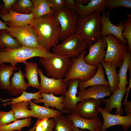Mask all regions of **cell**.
<instances>
[{"label":"cell","instance_id":"cell-1","mask_svg":"<svg viewBox=\"0 0 131 131\" xmlns=\"http://www.w3.org/2000/svg\"><path fill=\"white\" fill-rule=\"evenodd\" d=\"M30 25L36 32L41 47L50 52L51 48L59 44L61 28L53 14L33 19Z\"/></svg>","mask_w":131,"mask_h":131},{"label":"cell","instance_id":"cell-2","mask_svg":"<svg viewBox=\"0 0 131 131\" xmlns=\"http://www.w3.org/2000/svg\"><path fill=\"white\" fill-rule=\"evenodd\" d=\"M43 48H31L22 46L18 48L0 49V65L10 63L16 66L18 63H24L28 59L35 57L49 58L53 55Z\"/></svg>","mask_w":131,"mask_h":131},{"label":"cell","instance_id":"cell-3","mask_svg":"<svg viewBox=\"0 0 131 131\" xmlns=\"http://www.w3.org/2000/svg\"><path fill=\"white\" fill-rule=\"evenodd\" d=\"M101 13L95 12L84 17H79L76 33L80 35L85 40L88 47L101 38L100 19Z\"/></svg>","mask_w":131,"mask_h":131},{"label":"cell","instance_id":"cell-4","mask_svg":"<svg viewBox=\"0 0 131 131\" xmlns=\"http://www.w3.org/2000/svg\"><path fill=\"white\" fill-rule=\"evenodd\" d=\"M87 52L86 49L83 50L79 56L76 58H72V63L66 76L63 80L66 83L69 81L78 79L80 82H84L89 80L96 73L98 66H92L87 63L83 57Z\"/></svg>","mask_w":131,"mask_h":131},{"label":"cell","instance_id":"cell-5","mask_svg":"<svg viewBox=\"0 0 131 131\" xmlns=\"http://www.w3.org/2000/svg\"><path fill=\"white\" fill-rule=\"evenodd\" d=\"M88 46L85 40L79 34L75 33L62 41V42L52 48V53L70 58L78 57Z\"/></svg>","mask_w":131,"mask_h":131},{"label":"cell","instance_id":"cell-6","mask_svg":"<svg viewBox=\"0 0 131 131\" xmlns=\"http://www.w3.org/2000/svg\"><path fill=\"white\" fill-rule=\"evenodd\" d=\"M53 54L50 58L40 57L39 62L46 71L47 76L57 79L65 77L71 66L72 58Z\"/></svg>","mask_w":131,"mask_h":131},{"label":"cell","instance_id":"cell-7","mask_svg":"<svg viewBox=\"0 0 131 131\" xmlns=\"http://www.w3.org/2000/svg\"><path fill=\"white\" fill-rule=\"evenodd\" d=\"M103 38L107 43V50L102 61L108 62L118 68L122 64L125 56L128 52L127 46L112 34Z\"/></svg>","mask_w":131,"mask_h":131},{"label":"cell","instance_id":"cell-8","mask_svg":"<svg viewBox=\"0 0 131 131\" xmlns=\"http://www.w3.org/2000/svg\"><path fill=\"white\" fill-rule=\"evenodd\" d=\"M53 14L60 25V40L63 41L76 33L79 17L75 12L65 7Z\"/></svg>","mask_w":131,"mask_h":131},{"label":"cell","instance_id":"cell-9","mask_svg":"<svg viewBox=\"0 0 131 131\" xmlns=\"http://www.w3.org/2000/svg\"><path fill=\"white\" fill-rule=\"evenodd\" d=\"M9 27L6 31L22 46L31 48H42L39 44L37 34L31 25Z\"/></svg>","mask_w":131,"mask_h":131},{"label":"cell","instance_id":"cell-10","mask_svg":"<svg viewBox=\"0 0 131 131\" xmlns=\"http://www.w3.org/2000/svg\"><path fill=\"white\" fill-rule=\"evenodd\" d=\"M37 71L40 78L39 90L41 93L64 96L68 86L64 82L62 78L57 79L47 77L43 75L42 71L38 68Z\"/></svg>","mask_w":131,"mask_h":131},{"label":"cell","instance_id":"cell-11","mask_svg":"<svg viewBox=\"0 0 131 131\" xmlns=\"http://www.w3.org/2000/svg\"><path fill=\"white\" fill-rule=\"evenodd\" d=\"M96 109L101 114L103 119V123L98 128L101 131H106L110 127L116 125L121 126L125 131L131 127V114L123 116L112 114L100 106L96 107Z\"/></svg>","mask_w":131,"mask_h":131},{"label":"cell","instance_id":"cell-12","mask_svg":"<svg viewBox=\"0 0 131 131\" xmlns=\"http://www.w3.org/2000/svg\"><path fill=\"white\" fill-rule=\"evenodd\" d=\"M109 15L108 11L106 12H102L101 14L100 18L101 25L100 33L101 38L112 34L118 38L124 44H127L126 39L122 34V32L125 27L124 22H120L117 26L114 25L110 20Z\"/></svg>","mask_w":131,"mask_h":131},{"label":"cell","instance_id":"cell-13","mask_svg":"<svg viewBox=\"0 0 131 131\" xmlns=\"http://www.w3.org/2000/svg\"><path fill=\"white\" fill-rule=\"evenodd\" d=\"M107 46L103 38L97 40L89 47V53L83 57L85 61L90 65L98 66L105 57Z\"/></svg>","mask_w":131,"mask_h":131},{"label":"cell","instance_id":"cell-14","mask_svg":"<svg viewBox=\"0 0 131 131\" xmlns=\"http://www.w3.org/2000/svg\"><path fill=\"white\" fill-rule=\"evenodd\" d=\"M79 82V79H75L70 80L66 83L68 88L64 95L63 102V109L65 112L69 114L74 113L76 104L80 102L77 95Z\"/></svg>","mask_w":131,"mask_h":131},{"label":"cell","instance_id":"cell-15","mask_svg":"<svg viewBox=\"0 0 131 131\" xmlns=\"http://www.w3.org/2000/svg\"><path fill=\"white\" fill-rule=\"evenodd\" d=\"M101 99L89 98L85 99L76 104L74 112L79 116L87 119L98 116L99 113L96 108L102 103Z\"/></svg>","mask_w":131,"mask_h":131},{"label":"cell","instance_id":"cell-16","mask_svg":"<svg viewBox=\"0 0 131 131\" xmlns=\"http://www.w3.org/2000/svg\"><path fill=\"white\" fill-rule=\"evenodd\" d=\"M85 0H75V12L79 17H84L95 12H102L106 8L107 1V0H91L87 4L83 5L82 3Z\"/></svg>","mask_w":131,"mask_h":131},{"label":"cell","instance_id":"cell-17","mask_svg":"<svg viewBox=\"0 0 131 131\" xmlns=\"http://www.w3.org/2000/svg\"><path fill=\"white\" fill-rule=\"evenodd\" d=\"M0 17L9 27H17L30 24L34 19L32 14H22L11 9L8 13L0 14Z\"/></svg>","mask_w":131,"mask_h":131},{"label":"cell","instance_id":"cell-18","mask_svg":"<svg viewBox=\"0 0 131 131\" xmlns=\"http://www.w3.org/2000/svg\"><path fill=\"white\" fill-rule=\"evenodd\" d=\"M109 86L104 85H97L89 87L77 92V96L80 102L88 98H92L101 99L112 94Z\"/></svg>","mask_w":131,"mask_h":131},{"label":"cell","instance_id":"cell-19","mask_svg":"<svg viewBox=\"0 0 131 131\" xmlns=\"http://www.w3.org/2000/svg\"><path fill=\"white\" fill-rule=\"evenodd\" d=\"M127 89L128 87L122 89H119L118 87L109 98L101 99L102 101L105 104L104 109L110 113L113 108H115L116 109L115 113L121 115L123 113L122 101Z\"/></svg>","mask_w":131,"mask_h":131},{"label":"cell","instance_id":"cell-20","mask_svg":"<svg viewBox=\"0 0 131 131\" xmlns=\"http://www.w3.org/2000/svg\"><path fill=\"white\" fill-rule=\"evenodd\" d=\"M67 116L72 121L74 126L90 131H94L102 124L100 118L98 116L93 119H87L79 116L74 112Z\"/></svg>","mask_w":131,"mask_h":131},{"label":"cell","instance_id":"cell-21","mask_svg":"<svg viewBox=\"0 0 131 131\" xmlns=\"http://www.w3.org/2000/svg\"><path fill=\"white\" fill-rule=\"evenodd\" d=\"M17 70V72L13 73L7 89L9 93L13 96L21 94L28 87L27 83L25 80L24 74L21 68L18 67Z\"/></svg>","mask_w":131,"mask_h":131},{"label":"cell","instance_id":"cell-22","mask_svg":"<svg viewBox=\"0 0 131 131\" xmlns=\"http://www.w3.org/2000/svg\"><path fill=\"white\" fill-rule=\"evenodd\" d=\"M29 103V107L34 113V117L37 118L38 120L53 118L63 114L59 110L38 105L31 100Z\"/></svg>","mask_w":131,"mask_h":131},{"label":"cell","instance_id":"cell-23","mask_svg":"<svg viewBox=\"0 0 131 131\" xmlns=\"http://www.w3.org/2000/svg\"><path fill=\"white\" fill-rule=\"evenodd\" d=\"M105 74L104 71L100 64L98 67L96 73L92 77L86 81L79 82L78 87L80 91L96 85H104L109 86V82L106 80Z\"/></svg>","mask_w":131,"mask_h":131},{"label":"cell","instance_id":"cell-24","mask_svg":"<svg viewBox=\"0 0 131 131\" xmlns=\"http://www.w3.org/2000/svg\"><path fill=\"white\" fill-rule=\"evenodd\" d=\"M41 95L42 97V98L34 100L33 102L35 104L43 103L45 106L55 107L57 109L59 110L63 114H64L65 112L63 109V102L64 96L58 97L54 96L52 93H41Z\"/></svg>","mask_w":131,"mask_h":131},{"label":"cell","instance_id":"cell-25","mask_svg":"<svg viewBox=\"0 0 131 131\" xmlns=\"http://www.w3.org/2000/svg\"><path fill=\"white\" fill-rule=\"evenodd\" d=\"M23 63L25 66V78L28 80V86L39 89L40 83L38 80L37 63L27 61Z\"/></svg>","mask_w":131,"mask_h":131},{"label":"cell","instance_id":"cell-26","mask_svg":"<svg viewBox=\"0 0 131 131\" xmlns=\"http://www.w3.org/2000/svg\"><path fill=\"white\" fill-rule=\"evenodd\" d=\"M33 4L32 13L34 19H37L44 16L53 14L47 0H31Z\"/></svg>","mask_w":131,"mask_h":131},{"label":"cell","instance_id":"cell-27","mask_svg":"<svg viewBox=\"0 0 131 131\" xmlns=\"http://www.w3.org/2000/svg\"><path fill=\"white\" fill-rule=\"evenodd\" d=\"M105 69L109 83L110 90L113 93L118 87L119 77L115 66L106 62L102 61L100 63Z\"/></svg>","mask_w":131,"mask_h":131},{"label":"cell","instance_id":"cell-28","mask_svg":"<svg viewBox=\"0 0 131 131\" xmlns=\"http://www.w3.org/2000/svg\"><path fill=\"white\" fill-rule=\"evenodd\" d=\"M131 65V52H128L125 56L123 62L120 66L118 74L119 82L118 88L119 89H124L127 84H129L127 79V70Z\"/></svg>","mask_w":131,"mask_h":131},{"label":"cell","instance_id":"cell-29","mask_svg":"<svg viewBox=\"0 0 131 131\" xmlns=\"http://www.w3.org/2000/svg\"><path fill=\"white\" fill-rule=\"evenodd\" d=\"M28 105L29 102H22L11 105L12 110L16 120L34 117V113L32 110L28 109Z\"/></svg>","mask_w":131,"mask_h":131},{"label":"cell","instance_id":"cell-30","mask_svg":"<svg viewBox=\"0 0 131 131\" xmlns=\"http://www.w3.org/2000/svg\"><path fill=\"white\" fill-rule=\"evenodd\" d=\"M16 66L10 65L7 66L4 64L0 65V88L7 89L10 84V78L14 70H17Z\"/></svg>","mask_w":131,"mask_h":131},{"label":"cell","instance_id":"cell-31","mask_svg":"<svg viewBox=\"0 0 131 131\" xmlns=\"http://www.w3.org/2000/svg\"><path fill=\"white\" fill-rule=\"evenodd\" d=\"M42 98L41 93L39 90L35 93H28L25 91L20 96L18 97L11 99L7 98L5 100L0 98V100L4 102L11 101L9 102L4 103L2 105L5 106L7 105H10L21 102H29L33 99L38 100Z\"/></svg>","mask_w":131,"mask_h":131},{"label":"cell","instance_id":"cell-32","mask_svg":"<svg viewBox=\"0 0 131 131\" xmlns=\"http://www.w3.org/2000/svg\"><path fill=\"white\" fill-rule=\"evenodd\" d=\"M21 46L6 30L0 31V49L16 48Z\"/></svg>","mask_w":131,"mask_h":131},{"label":"cell","instance_id":"cell-33","mask_svg":"<svg viewBox=\"0 0 131 131\" xmlns=\"http://www.w3.org/2000/svg\"><path fill=\"white\" fill-rule=\"evenodd\" d=\"M53 118L55 124L53 131H73V123L67 116L63 114Z\"/></svg>","mask_w":131,"mask_h":131},{"label":"cell","instance_id":"cell-34","mask_svg":"<svg viewBox=\"0 0 131 131\" xmlns=\"http://www.w3.org/2000/svg\"><path fill=\"white\" fill-rule=\"evenodd\" d=\"M32 119L30 117L20 120H17L12 123L0 125V131H13L17 130L20 131L23 128L28 127L31 125Z\"/></svg>","mask_w":131,"mask_h":131},{"label":"cell","instance_id":"cell-35","mask_svg":"<svg viewBox=\"0 0 131 131\" xmlns=\"http://www.w3.org/2000/svg\"><path fill=\"white\" fill-rule=\"evenodd\" d=\"M33 6V4L31 0H18L11 9L18 13L29 14L32 13Z\"/></svg>","mask_w":131,"mask_h":131},{"label":"cell","instance_id":"cell-36","mask_svg":"<svg viewBox=\"0 0 131 131\" xmlns=\"http://www.w3.org/2000/svg\"><path fill=\"white\" fill-rule=\"evenodd\" d=\"M37 124L35 131H53L55 123L53 118L38 120Z\"/></svg>","mask_w":131,"mask_h":131},{"label":"cell","instance_id":"cell-37","mask_svg":"<svg viewBox=\"0 0 131 131\" xmlns=\"http://www.w3.org/2000/svg\"><path fill=\"white\" fill-rule=\"evenodd\" d=\"M127 18L124 22L125 28L122 32L123 37L126 39L127 42L128 51L131 52V16L128 15Z\"/></svg>","mask_w":131,"mask_h":131},{"label":"cell","instance_id":"cell-38","mask_svg":"<svg viewBox=\"0 0 131 131\" xmlns=\"http://www.w3.org/2000/svg\"><path fill=\"white\" fill-rule=\"evenodd\" d=\"M121 6L131 8V0H107L106 8L113 9Z\"/></svg>","mask_w":131,"mask_h":131},{"label":"cell","instance_id":"cell-39","mask_svg":"<svg viewBox=\"0 0 131 131\" xmlns=\"http://www.w3.org/2000/svg\"><path fill=\"white\" fill-rule=\"evenodd\" d=\"M17 120L12 110L8 112L0 111V125H7Z\"/></svg>","mask_w":131,"mask_h":131},{"label":"cell","instance_id":"cell-40","mask_svg":"<svg viewBox=\"0 0 131 131\" xmlns=\"http://www.w3.org/2000/svg\"><path fill=\"white\" fill-rule=\"evenodd\" d=\"M54 12L65 7V0H47Z\"/></svg>","mask_w":131,"mask_h":131},{"label":"cell","instance_id":"cell-41","mask_svg":"<svg viewBox=\"0 0 131 131\" xmlns=\"http://www.w3.org/2000/svg\"><path fill=\"white\" fill-rule=\"evenodd\" d=\"M3 3L2 7L0 10V14L8 13L12 6L16 2V0H2Z\"/></svg>","mask_w":131,"mask_h":131},{"label":"cell","instance_id":"cell-42","mask_svg":"<svg viewBox=\"0 0 131 131\" xmlns=\"http://www.w3.org/2000/svg\"><path fill=\"white\" fill-rule=\"evenodd\" d=\"M65 7L75 12V2L74 0H65Z\"/></svg>","mask_w":131,"mask_h":131},{"label":"cell","instance_id":"cell-43","mask_svg":"<svg viewBox=\"0 0 131 131\" xmlns=\"http://www.w3.org/2000/svg\"><path fill=\"white\" fill-rule=\"evenodd\" d=\"M125 106L124 111L126 113V115L131 114V102L129 100H128L127 102L123 105Z\"/></svg>","mask_w":131,"mask_h":131},{"label":"cell","instance_id":"cell-44","mask_svg":"<svg viewBox=\"0 0 131 131\" xmlns=\"http://www.w3.org/2000/svg\"><path fill=\"white\" fill-rule=\"evenodd\" d=\"M2 4H0V10L2 7ZM9 29V27L7 25L6 23L3 22L0 20V31L2 30H8Z\"/></svg>","mask_w":131,"mask_h":131},{"label":"cell","instance_id":"cell-45","mask_svg":"<svg viewBox=\"0 0 131 131\" xmlns=\"http://www.w3.org/2000/svg\"><path fill=\"white\" fill-rule=\"evenodd\" d=\"M73 131H88L87 130L85 129L82 130L74 126L73 128Z\"/></svg>","mask_w":131,"mask_h":131},{"label":"cell","instance_id":"cell-46","mask_svg":"<svg viewBox=\"0 0 131 131\" xmlns=\"http://www.w3.org/2000/svg\"><path fill=\"white\" fill-rule=\"evenodd\" d=\"M37 124V123L36 122L34 126L28 131H35Z\"/></svg>","mask_w":131,"mask_h":131},{"label":"cell","instance_id":"cell-47","mask_svg":"<svg viewBox=\"0 0 131 131\" xmlns=\"http://www.w3.org/2000/svg\"><path fill=\"white\" fill-rule=\"evenodd\" d=\"M94 131H101L100 130L99 128H97L96 130H95Z\"/></svg>","mask_w":131,"mask_h":131}]
</instances>
